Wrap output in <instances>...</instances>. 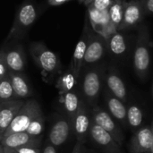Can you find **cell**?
Masks as SVG:
<instances>
[{
    "label": "cell",
    "instance_id": "d6986e66",
    "mask_svg": "<svg viewBox=\"0 0 153 153\" xmlns=\"http://www.w3.org/2000/svg\"><path fill=\"white\" fill-rule=\"evenodd\" d=\"M87 9L89 23L91 24L92 30L95 32L104 36L108 26L110 24L108 10L107 9L104 11H100L90 6H87Z\"/></svg>",
    "mask_w": 153,
    "mask_h": 153
},
{
    "label": "cell",
    "instance_id": "52a82bcc",
    "mask_svg": "<svg viewBox=\"0 0 153 153\" xmlns=\"http://www.w3.org/2000/svg\"><path fill=\"white\" fill-rule=\"evenodd\" d=\"M73 133V121L66 115L56 114L48 133V142L55 147L65 144Z\"/></svg>",
    "mask_w": 153,
    "mask_h": 153
},
{
    "label": "cell",
    "instance_id": "6da1fadb",
    "mask_svg": "<svg viewBox=\"0 0 153 153\" xmlns=\"http://www.w3.org/2000/svg\"><path fill=\"white\" fill-rule=\"evenodd\" d=\"M106 68L100 63L82 69L81 95L86 104L91 108L98 104L99 98L103 90Z\"/></svg>",
    "mask_w": 153,
    "mask_h": 153
},
{
    "label": "cell",
    "instance_id": "5b68a950",
    "mask_svg": "<svg viewBox=\"0 0 153 153\" xmlns=\"http://www.w3.org/2000/svg\"><path fill=\"white\" fill-rule=\"evenodd\" d=\"M39 109H41L40 106L35 100H26L23 106L22 107L18 114L15 116L8 128L1 135V140L2 138L14 133L26 132L30 121Z\"/></svg>",
    "mask_w": 153,
    "mask_h": 153
},
{
    "label": "cell",
    "instance_id": "d590c367",
    "mask_svg": "<svg viewBox=\"0 0 153 153\" xmlns=\"http://www.w3.org/2000/svg\"><path fill=\"white\" fill-rule=\"evenodd\" d=\"M92 1H93V0H84L83 4H85L86 6H88V5H89V4H91V3Z\"/></svg>",
    "mask_w": 153,
    "mask_h": 153
},
{
    "label": "cell",
    "instance_id": "f1b7e54d",
    "mask_svg": "<svg viewBox=\"0 0 153 153\" xmlns=\"http://www.w3.org/2000/svg\"><path fill=\"white\" fill-rule=\"evenodd\" d=\"M9 73L5 61H4V53L2 48L0 49V80L4 77L7 74Z\"/></svg>",
    "mask_w": 153,
    "mask_h": 153
},
{
    "label": "cell",
    "instance_id": "1f68e13d",
    "mask_svg": "<svg viewBox=\"0 0 153 153\" xmlns=\"http://www.w3.org/2000/svg\"><path fill=\"white\" fill-rule=\"evenodd\" d=\"M71 153H87V150L85 148L84 143H82L80 142H76L73 151Z\"/></svg>",
    "mask_w": 153,
    "mask_h": 153
},
{
    "label": "cell",
    "instance_id": "4fadbf2b",
    "mask_svg": "<svg viewBox=\"0 0 153 153\" xmlns=\"http://www.w3.org/2000/svg\"><path fill=\"white\" fill-rule=\"evenodd\" d=\"M145 16L141 0H130L126 2L120 30H131L140 26Z\"/></svg>",
    "mask_w": 153,
    "mask_h": 153
},
{
    "label": "cell",
    "instance_id": "ffe728a7",
    "mask_svg": "<svg viewBox=\"0 0 153 153\" xmlns=\"http://www.w3.org/2000/svg\"><path fill=\"white\" fill-rule=\"evenodd\" d=\"M9 77L17 99L26 100L32 95L31 87L23 73L9 72Z\"/></svg>",
    "mask_w": 153,
    "mask_h": 153
},
{
    "label": "cell",
    "instance_id": "d4e9b609",
    "mask_svg": "<svg viewBox=\"0 0 153 153\" xmlns=\"http://www.w3.org/2000/svg\"><path fill=\"white\" fill-rule=\"evenodd\" d=\"M127 106V126L132 130L139 129L142 127L143 121V109L136 104H129Z\"/></svg>",
    "mask_w": 153,
    "mask_h": 153
},
{
    "label": "cell",
    "instance_id": "b9f144b4",
    "mask_svg": "<svg viewBox=\"0 0 153 153\" xmlns=\"http://www.w3.org/2000/svg\"><path fill=\"white\" fill-rule=\"evenodd\" d=\"M150 153H153V149H152V152H151Z\"/></svg>",
    "mask_w": 153,
    "mask_h": 153
},
{
    "label": "cell",
    "instance_id": "44dd1931",
    "mask_svg": "<svg viewBox=\"0 0 153 153\" xmlns=\"http://www.w3.org/2000/svg\"><path fill=\"white\" fill-rule=\"evenodd\" d=\"M82 97L81 94H79L75 90H73L71 91L60 94L59 101L63 107V109L65 110V113L67 117H69L72 120L78 111L80 105L82 103Z\"/></svg>",
    "mask_w": 153,
    "mask_h": 153
},
{
    "label": "cell",
    "instance_id": "f546056e",
    "mask_svg": "<svg viewBox=\"0 0 153 153\" xmlns=\"http://www.w3.org/2000/svg\"><path fill=\"white\" fill-rule=\"evenodd\" d=\"M145 15H153V0H141Z\"/></svg>",
    "mask_w": 153,
    "mask_h": 153
},
{
    "label": "cell",
    "instance_id": "4dcf8cb0",
    "mask_svg": "<svg viewBox=\"0 0 153 153\" xmlns=\"http://www.w3.org/2000/svg\"><path fill=\"white\" fill-rule=\"evenodd\" d=\"M17 153H41L39 148L33 147V146H27V147H22L14 150Z\"/></svg>",
    "mask_w": 153,
    "mask_h": 153
},
{
    "label": "cell",
    "instance_id": "8992f818",
    "mask_svg": "<svg viewBox=\"0 0 153 153\" xmlns=\"http://www.w3.org/2000/svg\"><path fill=\"white\" fill-rule=\"evenodd\" d=\"M90 108L91 121L96 125L100 126L104 130H106L108 133H109L116 140V142L122 147L125 140V134L120 126H118V123L106 109L102 108L98 104Z\"/></svg>",
    "mask_w": 153,
    "mask_h": 153
},
{
    "label": "cell",
    "instance_id": "8fae6325",
    "mask_svg": "<svg viewBox=\"0 0 153 153\" xmlns=\"http://www.w3.org/2000/svg\"><path fill=\"white\" fill-rule=\"evenodd\" d=\"M72 121L73 133L76 137V142L85 144L87 139L89 138V132L91 125V108L83 100V99Z\"/></svg>",
    "mask_w": 153,
    "mask_h": 153
},
{
    "label": "cell",
    "instance_id": "9c48e42d",
    "mask_svg": "<svg viewBox=\"0 0 153 153\" xmlns=\"http://www.w3.org/2000/svg\"><path fill=\"white\" fill-rule=\"evenodd\" d=\"M7 45L4 43L2 48L4 61L9 72L24 73L26 66V56L22 44L17 41L10 40Z\"/></svg>",
    "mask_w": 153,
    "mask_h": 153
},
{
    "label": "cell",
    "instance_id": "4316f807",
    "mask_svg": "<svg viewBox=\"0 0 153 153\" xmlns=\"http://www.w3.org/2000/svg\"><path fill=\"white\" fill-rule=\"evenodd\" d=\"M12 100H19L16 98L13 91L9 73L0 80V102L8 101Z\"/></svg>",
    "mask_w": 153,
    "mask_h": 153
},
{
    "label": "cell",
    "instance_id": "3957f363",
    "mask_svg": "<svg viewBox=\"0 0 153 153\" xmlns=\"http://www.w3.org/2000/svg\"><path fill=\"white\" fill-rule=\"evenodd\" d=\"M30 53L45 78H53L62 73V64L58 56L43 42H32L30 46Z\"/></svg>",
    "mask_w": 153,
    "mask_h": 153
},
{
    "label": "cell",
    "instance_id": "836d02e7",
    "mask_svg": "<svg viewBox=\"0 0 153 153\" xmlns=\"http://www.w3.org/2000/svg\"><path fill=\"white\" fill-rule=\"evenodd\" d=\"M67 1H69V0H48V4H49L50 5H54V6L63 4L64 3H65V2H67Z\"/></svg>",
    "mask_w": 153,
    "mask_h": 153
},
{
    "label": "cell",
    "instance_id": "cb8c5ba5",
    "mask_svg": "<svg viewBox=\"0 0 153 153\" xmlns=\"http://www.w3.org/2000/svg\"><path fill=\"white\" fill-rule=\"evenodd\" d=\"M126 4V0H114L111 5L108 9L110 22L116 27L117 30H121Z\"/></svg>",
    "mask_w": 153,
    "mask_h": 153
},
{
    "label": "cell",
    "instance_id": "2e32d148",
    "mask_svg": "<svg viewBox=\"0 0 153 153\" xmlns=\"http://www.w3.org/2000/svg\"><path fill=\"white\" fill-rule=\"evenodd\" d=\"M42 137H36L29 134L26 132H20L9 134L2 138L0 143L6 148L10 149H18L22 147L33 146L39 148L41 145Z\"/></svg>",
    "mask_w": 153,
    "mask_h": 153
},
{
    "label": "cell",
    "instance_id": "e0dca14e",
    "mask_svg": "<svg viewBox=\"0 0 153 153\" xmlns=\"http://www.w3.org/2000/svg\"><path fill=\"white\" fill-rule=\"evenodd\" d=\"M153 149V136L151 126L139 128L131 139L132 153H150Z\"/></svg>",
    "mask_w": 153,
    "mask_h": 153
},
{
    "label": "cell",
    "instance_id": "ac0fdd59",
    "mask_svg": "<svg viewBox=\"0 0 153 153\" xmlns=\"http://www.w3.org/2000/svg\"><path fill=\"white\" fill-rule=\"evenodd\" d=\"M26 100H12L0 102V138L18 114Z\"/></svg>",
    "mask_w": 153,
    "mask_h": 153
},
{
    "label": "cell",
    "instance_id": "e575fe53",
    "mask_svg": "<svg viewBox=\"0 0 153 153\" xmlns=\"http://www.w3.org/2000/svg\"><path fill=\"white\" fill-rule=\"evenodd\" d=\"M4 153H17L13 149H10V148H6L4 147Z\"/></svg>",
    "mask_w": 153,
    "mask_h": 153
},
{
    "label": "cell",
    "instance_id": "8d00e7d4",
    "mask_svg": "<svg viewBox=\"0 0 153 153\" xmlns=\"http://www.w3.org/2000/svg\"><path fill=\"white\" fill-rule=\"evenodd\" d=\"M0 153H4V146L0 143Z\"/></svg>",
    "mask_w": 153,
    "mask_h": 153
},
{
    "label": "cell",
    "instance_id": "83f0119b",
    "mask_svg": "<svg viewBox=\"0 0 153 153\" xmlns=\"http://www.w3.org/2000/svg\"><path fill=\"white\" fill-rule=\"evenodd\" d=\"M114 0H93L88 6L95 8L100 11H104L108 9Z\"/></svg>",
    "mask_w": 153,
    "mask_h": 153
},
{
    "label": "cell",
    "instance_id": "60d3db41",
    "mask_svg": "<svg viewBox=\"0 0 153 153\" xmlns=\"http://www.w3.org/2000/svg\"><path fill=\"white\" fill-rule=\"evenodd\" d=\"M87 153H94L93 152H87Z\"/></svg>",
    "mask_w": 153,
    "mask_h": 153
},
{
    "label": "cell",
    "instance_id": "7402d4cb",
    "mask_svg": "<svg viewBox=\"0 0 153 153\" xmlns=\"http://www.w3.org/2000/svg\"><path fill=\"white\" fill-rule=\"evenodd\" d=\"M108 50L117 57L124 56L128 50V42L124 34L117 30L106 39Z\"/></svg>",
    "mask_w": 153,
    "mask_h": 153
},
{
    "label": "cell",
    "instance_id": "7c38bea8",
    "mask_svg": "<svg viewBox=\"0 0 153 153\" xmlns=\"http://www.w3.org/2000/svg\"><path fill=\"white\" fill-rule=\"evenodd\" d=\"M104 86L107 88L110 93L115 97L125 102L126 104L128 101V91L127 87L115 66H108L106 69L105 78H104Z\"/></svg>",
    "mask_w": 153,
    "mask_h": 153
},
{
    "label": "cell",
    "instance_id": "d6a6232c",
    "mask_svg": "<svg viewBox=\"0 0 153 153\" xmlns=\"http://www.w3.org/2000/svg\"><path fill=\"white\" fill-rule=\"evenodd\" d=\"M41 153H57V152H56V147L48 141L46 143V144H45V146L43 148V151H42Z\"/></svg>",
    "mask_w": 153,
    "mask_h": 153
},
{
    "label": "cell",
    "instance_id": "5bb4252c",
    "mask_svg": "<svg viewBox=\"0 0 153 153\" xmlns=\"http://www.w3.org/2000/svg\"><path fill=\"white\" fill-rule=\"evenodd\" d=\"M104 100L108 108V112L112 116V117L120 124L123 127H127V106L125 102L115 97L110 91L104 87L103 89Z\"/></svg>",
    "mask_w": 153,
    "mask_h": 153
},
{
    "label": "cell",
    "instance_id": "ab89813d",
    "mask_svg": "<svg viewBox=\"0 0 153 153\" xmlns=\"http://www.w3.org/2000/svg\"><path fill=\"white\" fill-rule=\"evenodd\" d=\"M152 97H153V83H152Z\"/></svg>",
    "mask_w": 153,
    "mask_h": 153
},
{
    "label": "cell",
    "instance_id": "277c9868",
    "mask_svg": "<svg viewBox=\"0 0 153 153\" xmlns=\"http://www.w3.org/2000/svg\"><path fill=\"white\" fill-rule=\"evenodd\" d=\"M37 19V8L33 0H24L19 7L5 41L22 39Z\"/></svg>",
    "mask_w": 153,
    "mask_h": 153
},
{
    "label": "cell",
    "instance_id": "74e56055",
    "mask_svg": "<svg viewBox=\"0 0 153 153\" xmlns=\"http://www.w3.org/2000/svg\"><path fill=\"white\" fill-rule=\"evenodd\" d=\"M151 128H152V136H153V121H152V126H151Z\"/></svg>",
    "mask_w": 153,
    "mask_h": 153
},
{
    "label": "cell",
    "instance_id": "7bdbcfd3",
    "mask_svg": "<svg viewBox=\"0 0 153 153\" xmlns=\"http://www.w3.org/2000/svg\"><path fill=\"white\" fill-rule=\"evenodd\" d=\"M0 142H1V138H0Z\"/></svg>",
    "mask_w": 153,
    "mask_h": 153
},
{
    "label": "cell",
    "instance_id": "9a60e30c",
    "mask_svg": "<svg viewBox=\"0 0 153 153\" xmlns=\"http://www.w3.org/2000/svg\"><path fill=\"white\" fill-rule=\"evenodd\" d=\"M91 32V30L89 27V21H86L82 36L79 39L77 44L75 46L74 55H73V59H72V62L70 65V67L74 70V72L75 73V74L78 77H80V74L82 72L83 59H84V56H85V52H86V48H87Z\"/></svg>",
    "mask_w": 153,
    "mask_h": 153
},
{
    "label": "cell",
    "instance_id": "ba28073f",
    "mask_svg": "<svg viewBox=\"0 0 153 153\" xmlns=\"http://www.w3.org/2000/svg\"><path fill=\"white\" fill-rule=\"evenodd\" d=\"M107 51L108 46L106 39L102 35L91 30L83 59L82 68L99 64L105 56Z\"/></svg>",
    "mask_w": 153,
    "mask_h": 153
},
{
    "label": "cell",
    "instance_id": "484cf974",
    "mask_svg": "<svg viewBox=\"0 0 153 153\" xmlns=\"http://www.w3.org/2000/svg\"><path fill=\"white\" fill-rule=\"evenodd\" d=\"M44 127H45V118L42 110L39 109L37 112V114L34 116L32 120L30 121L26 130V133L36 137H41V134L44 132Z\"/></svg>",
    "mask_w": 153,
    "mask_h": 153
},
{
    "label": "cell",
    "instance_id": "603a6c76",
    "mask_svg": "<svg viewBox=\"0 0 153 153\" xmlns=\"http://www.w3.org/2000/svg\"><path fill=\"white\" fill-rule=\"evenodd\" d=\"M79 82V77L75 74L74 70L69 66L67 70L62 72L56 82V88L58 90L59 94H63L73 90H75V87Z\"/></svg>",
    "mask_w": 153,
    "mask_h": 153
},
{
    "label": "cell",
    "instance_id": "f35d334b",
    "mask_svg": "<svg viewBox=\"0 0 153 153\" xmlns=\"http://www.w3.org/2000/svg\"><path fill=\"white\" fill-rule=\"evenodd\" d=\"M78 1H79L80 3H83V2H84V0H78Z\"/></svg>",
    "mask_w": 153,
    "mask_h": 153
},
{
    "label": "cell",
    "instance_id": "30bf717a",
    "mask_svg": "<svg viewBox=\"0 0 153 153\" xmlns=\"http://www.w3.org/2000/svg\"><path fill=\"white\" fill-rule=\"evenodd\" d=\"M89 138L103 153H124L122 147L106 130L91 121Z\"/></svg>",
    "mask_w": 153,
    "mask_h": 153
},
{
    "label": "cell",
    "instance_id": "7a4b0ae2",
    "mask_svg": "<svg viewBox=\"0 0 153 153\" xmlns=\"http://www.w3.org/2000/svg\"><path fill=\"white\" fill-rule=\"evenodd\" d=\"M150 30L145 24H141L135 41L133 65L137 77L144 81L150 73L151 68V49L152 47Z\"/></svg>",
    "mask_w": 153,
    "mask_h": 153
}]
</instances>
